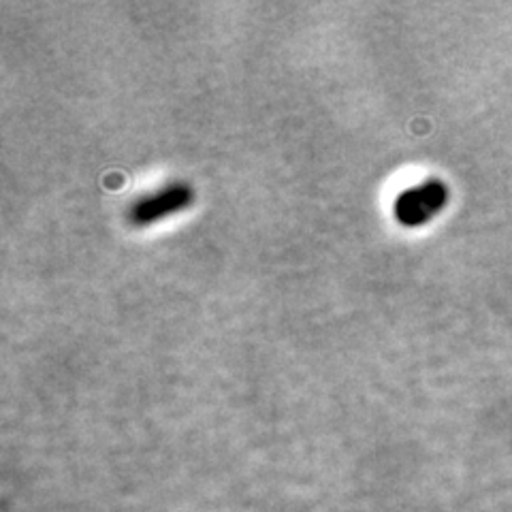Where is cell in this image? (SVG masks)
Here are the masks:
<instances>
[{
  "label": "cell",
  "mask_w": 512,
  "mask_h": 512,
  "mask_svg": "<svg viewBox=\"0 0 512 512\" xmlns=\"http://www.w3.org/2000/svg\"><path fill=\"white\" fill-rule=\"evenodd\" d=\"M448 203V186L440 180H425L406 188L395 201V218L404 227H423Z\"/></svg>",
  "instance_id": "1"
},
{
  "label": "cell",
  "mask_w": 512,
  "mask_h": 512,
  "mask_svg": "<svg viewBox=\"0 0 512 512\" xmlns=\"http://www.w3.org/2000/svg\"><path fill=\"white\" fill-rule=\"evenodd\" d=\"M195 192L188 184H169L163 190H156L152 195L143 197L133 203L128 218L137 227H148V224L178 214L192 203Z\"/></svg>",
  "instance_id": "2"
}]
</instances>
